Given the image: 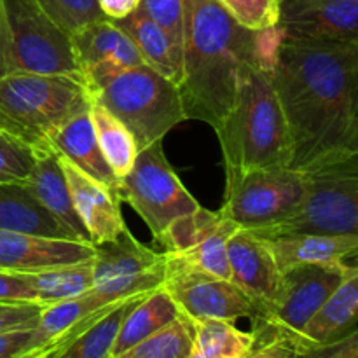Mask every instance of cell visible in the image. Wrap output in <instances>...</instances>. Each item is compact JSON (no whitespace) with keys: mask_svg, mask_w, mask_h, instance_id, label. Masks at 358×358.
<instances>
[{"mask_svg":"<svg viewBox=\"0 0 358 358\" xmlns=\"http://www.w3.org/2000/svg\"><path fill=\"white\" fill-rule=\"evenodd\" d=\"M110 306L105 303L96 292L87 290L80 296L72 297V299L59 301V303L48 304L42 308L41 317H38L37 325L31 332L30 345H28L27 357L41 352V350L49 348V346L58 345L59 339L72 331L76 325L90 318L91 315L98 313L103 308Z\"/></svg>","mask_w":358,"mask_h":358,"instance_id":"cell-24","label":"cell"},{"mask_svg":"<svg viewBox=\"0 0 358 358\" xmlns=\"http://www.w3.org/2000/svg\"><path fill=\"white\" fill-rule=\"evenodd\" d=\"M93 243L35 236L0 229V269L31 273L86 262L94 257Z\"/></svg>","mask_w":358,"mask_h":358,"instance_id":"cell-16","label":"cell"},{"mask_svg":"<svg viewBox=\"0 0 358 358\" xmlns=\"http://www.w3.org/2000/svg\"><path fill=\"white\" fill-rule=\"evenodd\" d=\"M178 317L180 311L163 287L145 294L121 322L110 358L119 357L126 350L133 348Z\"/></svg>","mask_w":358,"mask_h":358,"instance_id":"cell-25","label":"cell"},{"mask_svg":"<svg viewBox=\"0 0 358 358\" xmlns=\"http://www.w3.org/2000/svg\"><path fill=\"white\" fill-rule=\"evenodd\" d=\"M192 324L189 358H247L257 345L254 332H245L234 322L198 318Z\"/></svg>","mask_w":358,"mask_h":358,"instance_id":"cell-27","label":"cell"},{"mask_svg":"<svg viewBox=\"0 0 358 358\" xmlns=\"http://www.w3.org/2000/svg\"><path fill=\"white\" fill-rule=\"evenodd\" d=\"M38 303L27 273L0 269V303ZM41 304V303H38Z\"/></svg>","mask_w":358,"mask_h":358,"instance_id":"cell-38","label":"cell"},{"mask_svg":"<svg viewBox=\"0 0 358 358\" xmlns=\"http://www.w3.org/2000/svg\"><path fill=\"white\" fill-rule=\"evenodd\" d=\"M357 311L358 269L355 268L294 336L287 348L296 357H301L339 341L357 331Z\"/></svg>","mask_w":358,"mask_h":358,"instance_id":"cell-17","label":"cell"},{"mask_svg":"<svg viewBox=\"0 0 358 358\" xmlns=\"http://www.w3.org/2000/svg\"><path fill=\"white\" fill-rule=\"evenodd\" d=\"M227 261L231 282L250 297L257 306V318H261L275 306L283 287V271L268 241L240 227L227 241Z\"/></svg>","mask_w":358,"mask_h":358,"instance_id":"cell-14","label":"cell"},{"mask_svg":"<svg viewBox=\"0 0 358 358\" xmlns=\"http://www.w3.org/2000/svg\"><path fill=\"white\" fill-rule=\"evenodd\" d=\"M24 184L72 240L91 243L86 227L73 210L69 184L59 166L55 147L44 145L35 149V164Z\"/></svg>","mask_w":358,"mask_h":358,"instance_id":"cell-18","label":"cell"},{"mask_svg":"<svg viewBox=\"0 0 358 358\" xmlns=\"http://www.w3.org/2000/svg\"><path fill=\"white\" fill-rule=\"evenodd\" d=\"M0 229L72 240L55 217L31 194L24 182L0 184Z\"/></svg>","mask_w":358,"mask_h":358,"instance_id":"cell-23","label":"cell"},{"mask_svg":"<svg viewBox=\"0 0 358 358\" xmlns=\"http://www.w3.org/2000/svg\"><path fill=\"white\" fill-rule=\"evenodd\" d=\"M9 73L80 76L72 38L35 0H3Z\"/></svg>","mask_w":358,"mask_h":358,"instance_id":"cell-7","label":"cell"},{"mask_svg":"<svg viewBox=\"0 0 358 358\" xmlns=\"http://www.w3.org/2000/svg\"><path fill=\"white\" fill-rule=\"evenodd\" d=\"M35 3L69 35L105 20L98 0H35Z\"/></svg>","mask_w":358,"mask_h":358,"instance_id":"cell-33","label":"cell"},{"mask_svg":"<svg viewBox=\"0 0 358 358\" xmlns=\"http://www.w3.org/2000/svg\"><path fill=\"white\" fill-rule=\"evenodd\" d=\"M94 247L91 290L107 304L149 294L163 285L166 275L163 252L150 250L128 229L115 240Z\"/></svg>","mask_w":358,"mask_h":358,"instance_id":"cell-10","label":"cell"},{"mask_svg":"<svg viewBox=\"0 0 358 358\" xmlns=\"http://www.w3.org/2000/svg\"><path fill=\"white\" fill-rule=\"evenodd\" d=\"M303 175L304 189L296 206L282 219L250 233L264 240L297 234H358V159Z\"/></svg>","mask_w":358,"mask_h":358,"instance_id":"cell-6","label":"cell"},{"mask_svg":"<svg viewBox=\"0 0 358 358\" xmlns=\"http://www.w3.org/2000/svg\"><path fill=\"white\" fill-rule=\"evenodd\" d=\"M142 296H133L103 308L66 332L48 358H110L121 322Z\"/></svg>","mask_w":358,"mask_h":358,"instance_id":"cell-19","label":"cell"},{"mask_svg":"<svg viewBox=\"0 0 358 358\" xmlns=\"http://www.w3.org/2000/svg\"><path fill=\"white\" fill-rule=\"evenodd\" d=\"M42 308L38 303H0V334L34 329Z\"/></svg>","mask_w":358,"mask_h":358,"instance_id":"cell-37","label":"cell"},{"mask_svg":"<svg viewBox=\"0 0 358 358\" xmlns=\"http://www.w3.org/2000/svg\"><path fill=\"white\" fill-rule=\"evenodd\" d=\"M49 143L55 147L56 152L76 164L80 171L115 192L119 178L115 177L98 147L90 110L76 115L63 126H59L51 135Z\"/></svg>","mask_w":358,"mask_h":358,"instance_id":"cell-21","label":"cell"},{"mask_svg":"<svg viewBox=\"0 0 358 358\" xmlns=\"http://www.w3.org/2000/svg\"><path fill=\"white\" fill-rule=\"evenodd\" d=\"M34 329L13 331L0 334V358H23L27 357Z\"/></svg>","mask_w":358,"mask_h":358,"instance_id":"cell-39","label":"cell"},{"mask_svg":"<svg viewBox=\"0 0 358 358\" xmlns=\"http://www.w3.org/2000/svg\"><path fill=\"white\" fill-rule=\"evenodd\" d=\"M9 73V52H7V21L3 0H0V77Z\"/></svg>","mask_w":358,"mask_h":358,"instance_id":"cell-42","label":"cell"},{"mask_svg":"<svg viewBox=\"0 0 358 358\" xmlns=\"http://www.w3.org/2000/svg\"><path fill=\"white\" fill-rule=\"evenodd\" d=\"M138 9L166 34L175 51L182 56V41H184L182 0H140Z\"/></svg>","mask_w":358,"mask_h":358,"instance_id":"cell-36","label":"cell"},{"mask_svg":"<svg viewBox=\"0 0 358 358\" xmlns=\"http://www.w3.org/2000/svg\"><path fill=\"white\" fill-rule=\"evenodd\" d=\"M355 266L304 264L283 271V287L275 306L254 322L257 343L278 341L287 348L315 311L338 289Z\"/></svg>","mask_w":358,"mask_h":358,"instance_id":"cell-9","label":"cell"},{"mask_svg":"<svg viewBox=\"0 0 358 358\" xmlns=\"http://www.w3.org/2000/svg\"><path fill=\"white\" fill-rule=\"evenodd\" d=\"M222 220L224 215L220 213V210L212 212V210L198 206L192 212L171 220L161 231L159 236L154 238V240L164 248L166 254H177V252L189 250V248L201 243L205 238H208L210 234L219 229Z\"/></svg>","mask_w":358,"mask_h":358,"instance_id":"cell-31","label":"cell"},{"mask_svg":"<svg viewBox=\"0 0 358 358\" xmlns=\"http://www.w3.org/2000/svg\"><path fill=\"white\" fill-rule=\"evenodd\" d=\"M192 346V324L180 313L171 324L164 325L115 358H189Z\"/></svg>","mask_w":358,"mask_h":358,"instance_id":"cell-32","label":"cell"},{"mask_svg":"<svg viewBox=\"0 0 358 358\" xmlns=\"http://www.w3.org/2000/svg\"><path fill=\"white\" fill-rule=\"evenodd\" d=\"M283 37L358 44V0H280Z\"/></svg>","mask_w":358,"mask_h":358,"instance_id":"cell-13","label":"cell"},{"mask_svg":"<svg viewBox=\"0 0 358 358\" xmlns=\"http://www.w3.org/2000/svg\"><path fill=\"white\" fill-rule=\"evenodd\" d=\"M93 96L86 77L7 73L0 77V129L34 149L51 145L52 133L87 112Z\"/></svg>","mask_w":358,"mask_h":358,"instance_id":"cell-5","label":"cell"},{"mask_svg":"<svg viewBox=\"0 0 358 358\" xmlns=\"http://www.w3.org/2000/svg\"><path fill=\"white\" fill-rule=\"evenodd\" d=\"M161 287L189 320L219 318L236 322L250 318L254 322L257 318V306L231 280L184 269H166Z\"/></svg>","mask_w":358,"mask_h":358,"instance_id":"cell-12","label":"cell"},{"mask_svg":"<svg viewBox=\"0 0 358 358\" xmlns=\"http://www.w3.org/2000/svg\"><path fill=\"white\" fill-rule=\"evenodd\" d=\"M271 79L299 173L358 159V44L280 38Z\"/></svg>","mask_w":358,"mask_h":358,"instance_id":"cell-1","label":"cell"},{"mask_svg":"<svg viewBox=\"0 0 358 358\" xmlns=\"http://www.w3.org/2000/svg\"><path fill=\"white\" fill-rule=\"evenodd\" d=\"M114 23L122 31H126L128 37L135 42L143 62L150 69L159 72L166 79L173 80L177 86L180 84L182 56L175 51L166 34L149 16H145L142 10L136 9L129 16L114 21Z\"/></svg>","mask_w":358,"mask_h":358,"instance_id":"cell-26","label":"cell"},{"mask_svg":"<svg viewBox=\"0 0 358 358\" xmlns=\"http://www.w3.org/2000/svg\"><path fill=\"white\" fill-rule=\"evenodd\" d=\"M115 196L138 213L154 238L171 220L199 206L164 156L163 142L138 150L131 170L119 178Z\"/></svg>","mask_w":358,"mask_h":358,"instance_id":"cell-8","label":"cell"},{"mask_svg":"<svg viewBox=\"0 0 358 358\" xmlns=\"http://www.w3.org/2000/svg\"><path fill=\"white\" fill-rule=\"evenodd\" d=\"M247 358H297L289 348L278 341H262L255 345Z\"/></svg>","mask_w":358,"mask_h":358,"instance_id":"cell-41","label":"cell"},{"mask_svg":"<svg viewBox=\"0 0 358 358\" xmlns=\"http://www.w3.org/2000/svg\"><path fill=\"white\" fill-rule=\"evenodd\" d=\"M34 164V147L0 129V184L27 182Z\"/></svg>","mask_w":358,"mask_h":358,"instance_id":"cell-34","label":"cell"},{"mask_svg":"<svg viewBox=\"0 0 358 358\" xmlns=\"http://www.w3.org/2000/svg\"><path fill=\"white\" fill-rule=\"evenodd\" d=\"M80 72L98 65H147L135 42L112 20H100L70 35Z\"/></svg>","mask_w":358,"mask_h":358,"instance_id":"cell-20","label":"cell"},{"mask_svg":"<svg viewBox=\"0 0 358 358\" xmlns=\"http://www.w3.org/2000/svg\"><path fill=\"white\" fill-rule=\"evenodd\" d=\"M98 6L107 20L119 21L138 9L140 0H98Z\"/></svg>","mask_w":358,"mask_h":358,"instance_id":"cell-40","label":"cell"},{"mask_svg":"<svg viewBox=\"0 0 358 358\" xmlns=\"http://www.w3.org/2000/svg\"><path fill=\"white\" fill-rule=\"evenodd\" d=\"M304 189V175L289 166L248 171L226 184L220 208L226 219L241 229H261L290 212Z\"/></svg>","mask_w":358,"mask_h":358,"instance_id":"cell-11","label":"cell"},{"mask_svg":"<svg viewBox=\"0 0 358 358\" xmlns=\"http://www.w3.org/2000/svg\"><path fill=\"white\" fill-rule=\"evenodd\" d=\"M266 241L282 271L304 264L343 262L358 248V234H297Z\"/></svg>","mask_w":358,"mask_h":358,"instance_id":"cell-22","label":"cell"},{"mask_svg":"<svg viewBox=\"0 0 358 358\" xmlns=\"http://www.w3.org/2000/svg\"><path fill=\"white\" fill-rule=\"evenodd\" d=\"M90 117L93 122L98 147H100L105 161L112 168L115 177L122 178L133 168L136 154H138L135 138L110 110H107L103 105L96 103V101H93L91 105Z\"/></svg>","mask_w":358,"mask_h":358,"instance_id":"cell-29","label":"cell"},{"mask_svg":"<svg viewBox=\"0 0 358 358\" xmlns=\"http://www.w3.org/2000/svg\"><path fill=\"white\" fill-rule=\"evenodd\" d=\"M241 27L252 31L278 27L280 0H217Z\"/></svg>","mask_w":358,"mask_h":358,"instance_id":"cell-35","label":"cell"},{"mask_svg":"<svg viewBox=\"0 0 358 358\" xmlns=\"http://www.w3.org/2000/svg\"><path fill=\"white\" fill-rule=\"evenodd\" d=\"M27 278L42 306L72 299L93 287V259L77 264L27 273Z\"/></svg>","mask_w":358,"mask_h":358,"instance_id":"cell-30","label":"cell"},{"mask_svg":"<svg viewBox=\"0 0 358 358\" xmlns=\"http://www.w3.org/2000/svg\"><path fill=\"white\" fill-rule=\"evenodd\" d=\"M83 73L93 101L129 129L138 150L163 142L171 129L187 121L177 84L149 65H98Z\"/></svg>","mask_w":358,"mask_h":358,"instance_id":"cell-4","label":"cell"},{"mask_svg":"<svg viewBox=\"0 0 358 358\" xmlns=\"http://www.w3.org/2000/svg\"><path fill=\"white\" fill-rule=\"evenodd\" d=\"M58 157L72 196L73 210L86 227L91 243L101 245L115 240L122 231L128 229L115 192L93 180L62 154H58Z\"/></svg>","mask_w":358,"mask_h":358,"instance_id":"cell-15","label":"cell"},{"mask_svg":"<svg viewBox=\"0 0 358 358\" xmlns=\"http://www.w3.org/2000/svg\"><path fill=\"white\" fill-rule=\"evenodd\" d=\"M226 184L262 168L289 166L290 140L271 70L252 62L241 69L234 103L215 129Z\"/></svg>","mask_w":358,"mask_h":358,"instance_id":"cell-3","label":"cell"},{"mask_svg":"<svg viewBox=\"0 0 358 358\" xmlns=\"http://www.w3.org/2000/svg\"><path fill=\"white\" fill-rule=\"evenodd\" d=\"M55 348H56V345L49 346V348H45V350H41V352L34 353V355H28V357H23V358H48L49 355H51L52 350H55Z\"/></svg>","mask_w":358,"mask_h":358,"instance_id":"cell-43","label":"cell"},{"mask_svg":"<svg viewBox=\"0 0 358 358\" xmlns=\"http://www.w3.org/2000/svg\"><path fill=\"white\" fill-rule=\"evenodd\" d=\"M182 107L185 119L217 129L233 107L241 69L259 63L262 30L241 27L217 0H182Z\"/></svg>","mask_w":358,"mask_h":358,"instance_id":"cell-2","label":"cell"},{"mask_svg":"<svg viewBox=\"0 0 358 358\" xmlns=\"http://www.w3.org/2000/svg\"><path fill=\"white\" fill-rule=\"evenodd\" d=\"M240 227L233 220L224 217L215 233L189 250L166 254L163 252L166 269H184V271L203 273L213 278L231 280L229 261H227V241Z\"/></svg>","mask_w":358,"mask_h":358,"instance_id":"cell-28","label":"cell"}]
</instances>
